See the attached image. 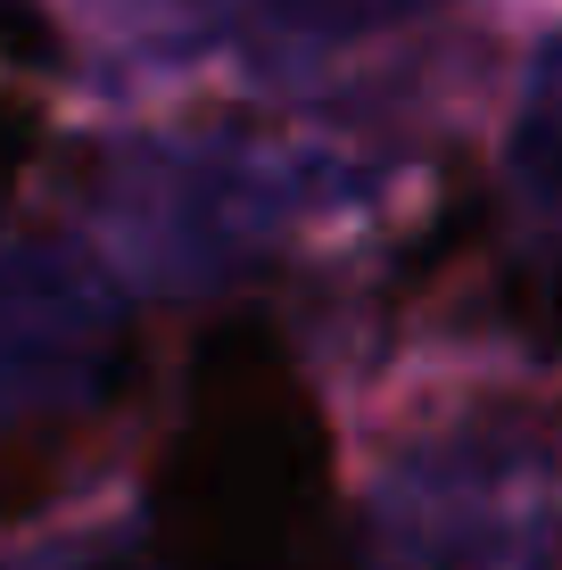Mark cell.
Returning a JSON list of instances; mask_svg holds the SVG:
<instances>
[{"instance_id": "1", "label": "cell", "mask_w": 562, "mask_h": 570, "mask_svg": "<svg viewBox=\"0 0 562 570\" xmlns=\"http://www.w3.org/2000/svg\"><path fill=\"white\" fill-rule=\"evenodd\" d=\"M332 497V439L265 323H224L190 364L149 513L183 570H298Z\"/></svg>"}, {"instance_id": "2", "label": "cell", "mask_w": 562, "mask_h": 570, "mask_svg": "<svg viewBox=\"0 0 562 570\" xmlns=\"http://www.w3.org/2000/svg\"><path fill=\"white\" fill-rule=\"evenodd\" d=\"M9 75H26V67H0V190L17 183V166H26L33 141H42V116H33V100L9 83Z\"/></svg>"}, {"instance_id": "3", "label": "cell", "mask_w": 562, "mask_h": 570, "mask_svg": "<svg viewBox=\"0 0 562 570\" xmlns=\"http://www.w3.org/2000/svg\"><path fill=\"white\" fill-rule=\"evenodd\" d=\"M58 455H67V439H58V446H9V455H0V521H17L58 480V471H50Z\"/></svg>"}, {"instance_id": "4", "label": "cell", "mask_w": 562, "mask_h": 570, "mask_svg": "<svg viewBox=\"0 0 562 570\" xmlns=\"http://www.w3.org/2000/svg\"><path fill=\"white\" fill-rule=\"evenodd\" d=\"M513 314L538 331V340H562V257L530 265V273L513 282Z\"/></svg>"}, {"instance_id": "5", "label": "cell", "mask_w": 562, "mask_h": 570, "mask_svg": "<svg viewBox=\"0 0 562 570\" xmlns=\"http://www.w3.org/2000/svg\"><path fill=\"white\" fill-rule=\"evenodd\" d=\"M50 26L33 17V0H0V67H42Z\"/></svg>"}, {"instance_id": "6", "label": "cell", "mask_w": 562, "mask_h": 570, "mask_svg": "<svg viewBox=\"0 0 562 570\" xmlns=\"http://www.w3.org/2000/svg\"><path fill=\"white\" fill-rule=\"evenodd\" d=\"M546 174H562V141H546Z\"/></svg>"}]
</instances>
